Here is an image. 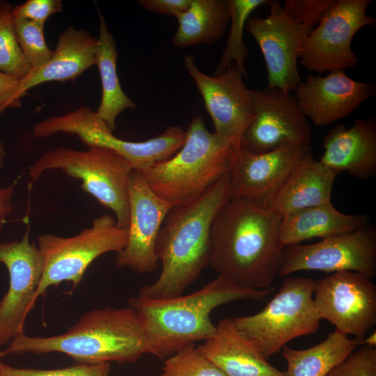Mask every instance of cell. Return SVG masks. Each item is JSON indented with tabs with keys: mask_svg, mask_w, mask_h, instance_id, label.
<instances>
[{
	"mask_svg": "<svg viewBox=\"0 0 376 376\" xmlns=\"http://www.w3.org/2000/svg\"><path fill=\"white\" fill-rule=\"evenodd\" d=\"M238 152L230 141L210 132L203 117L196 116L181 148L141 173L158 196L173 206L182 205L194 201L228 174Z\"/></svg>",
	"mask_w": 376,
	"mask_h": 376,
	"instance_id": "cell-5",
	"label": "cell"
},
{
	"mask_svg": "<svg viewBox=\"0 0 376 376\" xmlns=\"http://www.w3.org/2000/svg\"><path fill=\"white\" fill-rule=\"evenodd\" d=\"M281 220L251 201L230 197L211 226L209 265L241 287L269 288L279 276L285 248Z\"/></svg>",
	"mask_w": 376,
	"mask_h": 376,
	"instance_id": "cell-1",
	"label": "cell"
},
{
	"mask_svg": "<svg viewBox=\"0 0 376 376\" xmlns=\"http://www.w3.org/2000/svg\"><path fill=\"white\" fill-rule=\"evenodd\" d=\"M274 288L253 290L237 285L223 275L197 291L166 299L135 296L128 301L144 328L148 353L166 359L197 341L212 338L216 326L210 320L217 307L237 300L260 301Z\"/></svg>",
	"mask_w": 376,
	"mask_h": 376,
	"instance_id": "cell-3",
	"label": "cell"
},
{
	"mask_svg": "<svg viewBox=\"0 0 376 376\" xmlns=\"http://www.w3.org/2000/svg\"><path fill=\"white\" fill-rule=\"evenodd\" d=\"M295 91L306 118L315 126H326L349 116L363 102L375 96L376 86L351 79L345 70H334L324 77H306Z\"/></svg>",
	"mask_w": 376,
	"mask_h": 376,
	"instance_id": "cell-19",
	"label": "cell"
},
{
	"mask_svg": "<svg viewBox=\"0 0 376 376\" xmlns=\"http://www.w3.org/2000/svg\"><path fill=\"white\" fill-rule=\"evenodd\" d=\"M58 133L75 134L88 147L113 150L124 157L133 170L140 172L171 158L186 140V131L177 125L170 126L161 134L144 141L121 139L113 135L105 121L88 107L47 117L33 127V134L38 139Z\"/></svg>",
	"mask_w": 376,
	"mask_h": 376,
	"instance_id": "cell-8",
	"label": "cell"
},
{
	"mask_svg": "<svg viewBox=\"0 0 376 376\" xmlns=\"http://www.w3.org/2000/svg\"><path fill=\"white\" fill-rule=\"evenodd\" d=\"M19 79L0 71V115L8 109L22 107L17 98Z\"/></svg>",
	"mask_w": 376,
	"mask_h": 376,
	"instance_id": "cell-36",
	"label": "cell"
},
{
	"mask_svg": "<svg viewBox=\"0 0 376 376\" xmlns=\"http://www.w3.org/2000/svg\"><path fill=\"white\" fill-rule=\"evenodd\" d=\"M127 235V227H118L115 217L107 214L94 219L90 227L74 236L40 235L38 247L43 258V272L35 303L50 286L67 281L75 288L97 258L108 252H120L126 245Z\"/></svg>",
	"mask_w": 376,
	"mask_h": 376,
	"instance_id": "cell-9",
	"label": "cell"
},
{
	"mask_svg": "<svg viewBox=\"0 0 376 376\" xmlns=\"http://www.w3.org/2000/svg\"><path fill=\"white\" fill-rule=\"evenodd\" d=\"M267 17H249L245 29L257 42L265 63L267 88L285 93L295 91L301 79L297 61L301 45L311 31L292 20L278 0L268 1Z\"/></svg>",
	"mask_w": 376,
	"mask_h": 376,
	"instance_id": "cell-14",
	"label": "cell"
},
{
	"mask_svg": "<svg viewBox=\"0 0 376 376\" xmlns=\"http://www.w3.org/2000/svg\"><path fill=\"white\" fill-rule=\"evenodd\" d=\"M176 19L178 28L173 44L185 48L212 44L225 33L230 24L228 0H191L188 9Z\"/></svg>",
	"mask_w": 376,
	"mask_h": 376,
	"instance_id": "cell-25",
	"label": "cell"
},
{
	"mask_svg": "<svg viewBox=\"0 0 376 376\" xmlns=\"http://www.w3.org/2000/svg\"><path fill=\"white\" fill-rule=\"evenodd\" d=\"M363 338L351 339L337 331L315 345L304 350L282 347L287 362L286 376H327L338 363L345 360Z\"/></svg>",
	"mask_w": 376,
	"mask_h": 376,
	"instance_id": "cell-27",
	"label": "cell"
},
{
	"mask_svg": "<svg viewBox=\"0 0 376 376\" xmlns=\"http://www.w3.org/2000/svg\"><path fill=\"white\" fill-rule=\"evenodd\" d=\"M337 175L316 161L311 152L293 170L272 199L269 210L282 218L297 210L330 202Z\"/></svg>",
	"mask_w": 376,
	"mask_h": 376,
	"instance_id": "cell-23",
	"label": "cell"
},
{
	"mask_svg": "<svg viewBox=\"0 0 376 376\" xmlns=\"http://www.w3.org/2000/svg\"><path fill=\"white\" fill-rule=\"evenodd\" d=\"M197 347L226 376H286L237 329L233 318L221 320L214 336Z\"/></svg>",
	"mask_w": 376,
	"mask_h": 376,
	"instance_id": "cell-21",
	"label": "cell"
},
{
	"mask_svg": "<svg viewBox=\"0 0 376 376\" xmlns=\"http://www.w3.org/2000/svg\"><path fill=\"white\" fill-rule=\"evenodd\" d=\"M230 173L194 201L174 205L159 232L155 252L162 271L137 296L166 299L183 295L209 265L212 221L230 199Z\"/></svg>",
	"mask_w": 376,
	"mask_h": 376,
	"instance_id": "cell-2",
	"label": "cell"
},
{
	"mask_svg": "<svg viewBox=\"0 0 376 376\" xmlns=\"http://www.w3.org/2000/svg\"><path fill=\"white\" fill-rule=\"evenodd\" d=\"M13 10L10 3L0 0V71L20 80L31 68L17 41Z\"/></svg>",
	"mask_w": 376,
	"mask_h": 376,
	"instance_id": "cell-29",
	"label": "cell"
},
{
	"mask_svg": "<svg viewBox=\"0 0 376 376\" xmlns=\"http://www.w3.org/2000/svg\"><path fill=\"white\" fill-rule=\"evenodd\" d=\"M159 376H226L194 345L166 358Z\"/></svg>",
	"mask_w": 376,
	"mask_h": 376,
	"instance_id": "cell-31",
	"label": "cell"
},
{
	"mask_svg": "<svg viewBox=\"0 0 376 376\" xmlns=\"http://www.w3.org/2000/svg\"><path fill=\"white\" fill-rule=\"evenodd\" d=\"M183 63L201 95L216 134L230 141L237 150L242 136L254 118L249 89L243 75L232 65L219 75L201 72L188 54Z\"/></svg>",
	"mask_w": 376,
	"mask_h": 376,
	"instance_id": "cell-17",
	"label": "cell"
},
{
	"mask_svg": "<svg viewBox=\"0 0 376 376\" xmlns=\"http://www.w3.org/2000/svg\"><path fill=\"white\" fill-rule=\"evenodd\" d=\"M315 283L309 277L285 278L260 312L233 318L236 327L267 359L289 341L315 334L321 318L313 300Z\"/></svg>",
	"mask_w": 376,
	"mask_h": 376,
	"instance_id": "cell-7",
	"label": "cell"
},
{
	"mask_svg": "<svg viewBox=\"0 0 376 376\" xmlns=\"http://www.w3.org/2000/svg\"><path fill=\"white\" fill-rule=\"evenodd\" d=\"M313 295L321 320L343 335L363 338L376 324V285L361 273L342 271L316 280Z\"/></svg>",
	"mask_w": 376,
	"mask_h": 376,
	"instance_id": "cell-13",
	"label": "cell"
},
{
	"mask_svg": "<svg viewBox=\"0 0 376 376\" xmlns=\"http://www.w3.org/2000/svg\"><path fill=\"white\" fill-rule=\"evenodd\" d=\"M61 352L77 363H135L148 353L141 321L130 307L105 308L83 314L65 333L49 337H32L24 333L0 351V357L25 353Z\"/></svg>",
	"mask_w": 376,
	"mask_h": 376,
	"instance_id": "cell-4",
	"label": "cell"
},
{
	"mask_svg": "<svg viewBox=\"0 0 376 376\" xmlns=\"http://www.w3.org/2000/svg\"><path fill=\"white\" fill-rule=\"evenodd\" d=\"M50 170H59L80 180L85 192L113 212L117 226L127 227V188L133 169L120 155L100 146L88 147L84 151L59 147L42 155L29 166V175L34 182Z\"/></svg>",
	"mask_w": 376,
	"mask_h": 376,
	"instance_id": "cell-6",
	"label": "cell"
},
{
	"mask_svg": "<svg viewBox=\"0 0 376 376\" xmlns=\"http://www.w3.org/2000/svg\"><path fill=\"white\" fill-rule=\"evenodd\" d=\"M369 221V214L342 213L330 201L283 217L280 236L282 243L287 246L315 237L323 240L350 233L368 224Z\"/></svg>",
	"mask_w": 376,
	"mask_h": 376,
	"instance_id": "cell-24",
	"label": "cell"
},
{
	"mask_svg": "<svg viewBox=\"0 0 376 376\" xmlns=\"http://www.w3.org/2000/svg\"><path fill=\"white\" fill-rule=\"evenodd\" d=\"M0 264L8 269L9 286L0 299V346L24 334L27 314L35 304L34 296L43 272V258L29 240V228L21 240L0 242Z\"/></svg>",
	"mask_w": 376,
	"mask_h": 376,
	"instance_id": "cell-15",
	"label": "cell"
},
{
	"mask_svg": "<svg viewBox=\"0 0 376 376\" xmlns=\"http://www.w3.org/2000/svg\"><path fill=\"white\" fill-rule=\"evenodd\" d=\"M230 29L226 46L223 52L214 75L233 65L244 77H246L245 61L249 56L243 40L245 24L251 14L268 0H228Z\"/></svg>",
	"mask_w": 376,
	"mask_h": 376,
	"instance_id": "cell-28",
	"label": "cell"
},
{
	"mask_svg": "<svg viewBox=\"0 0 376 376\" xmlns=\"http://www.w3.org/2000/svg\"><path fill=\"white\" fill-rule=\"evenodd\" d=\"M324 153L320 162L336 173H348L360 180L376 173V122L370 118L355 119L347 128L340 124L325 135Z\"/></svg>",
	"mask_w": 376,
	"mask_h": 376,
	"instance_id": "cell-20",
	"label": "cell"
},
{
	"mask_svg": "<svg viewBox=\"0 0 376 376\" xmlns=\"http://www.w3.org/2000/svg\"><path fill=\"white\" fill-rule=\"evenodd\" d=\"M0 363H1V361H0Z\"/></svg>",
	"mask_w": 376,
	"mask_h": 376,
	"instance_id": "cell-41",
	"label": "cell"
},
{
	"mask_svg": "<svg viewBox=\"0 0 376 376\" xmlns=\"http://www.w3.org/2000/svg\"><path fill=\"white\" fill-rule=\"evenodd\" d=\"M98 14L99 36L95 65L98 67L101 79L102 99L96 113L113 132L118 116L127 109H135L136 105L120 84L116 69V43L104 16L100 12Z\"/></svg>",
	"mask_w": 376,
	"mask_h": 376,
	"instance_id": "cell-26",
	"label": "cell"
},
{
	"mask_svg": "<svg viewBox=\"0 0 376 376\" xmlns=\"http://www.w3.org/2000/svg\"><path fill=\"white\" fill-rule=\"evenodd\" d=\"M363 344L369 346H376V332L374 331L367 338L363 339Z\"/></svg>",
	"mask_w": 376,
	"mask_h": 376,
	"instance_id": "cell-39",
	"label": "cell"
},
{
	"mask_svg": "<svg viewBox=\"0 0 376 376\" xmlns=\"http://www.w3.org/2000/svg\"><path fill=\"white\" fill-rule=\"evenodd\" d=\"M111 363H77L55 369L18 368L1 362L0 376H109Z\"/></svg>",
	"mask_w": 376,
	"mask_h": 376,
	"instance_id": "cell-32",
	"label": "cell"
},
{
	"mask_svg": "<svg viewBox=\"0 0 376 376\" xmlns=\"http://www.w3.org/2000/svg\"><path fill=\"white\" fill-rule=\"evenodd\" d=\"M97 38L83 29L68 26L58 36L50 60L38 69L31 70L20 79L17 98L21 101L34 86L49 81L74 80L95 65Z\"/></svg>",
	"mask_w": 376,
	"mask_h": 376,
	"instance_id": "cell-22",
	"label": "cell"
},
{
	"mask_svg": "<svg viewBox=\"0 0 376 376\" xmlns=\"http://www.w3.org/2000/svg\"><path fill=\"white\" fill-rule=\"evenodd\" d=\"M63 9L60 0H28L15 6L13 13L15 19H28L44 26L51 15Z\"/></svg>",
	"mask_w": 376,
	"mask_h": 376,
	"instance_id": "cell-35",
	"label": "cell"
},
{
	"mask_svg": "<svg viewBox=\"0 0 376 376\" xmlns=\"http://www.w3.org/2000/svg\"><path fill=\"white\" fill-rule=\"evenodd\" d=\"M311 152L310 146L295 144L262 154L240 150L230 172V197L245 198L269 209L293 170Z\"/></svg>",
	"mask_w": 376,
	"mask_h": 376,
	"instance_id": "cell-18",
	"label": "cell"
},
{
	"mask_svg": "<svg viewBox=\"0 0 376 376\" xmlns=\"http://www.w3.org/2000/svg\"><path fill=\"white\" fill-rule=\"evenodd\" d=\"M352 271L376 276V229L368 224L357 230L312 244L285 246L279 277L299 271Z\"/></svg>",
	"mask_w": 376,
	"mask_h": 376,
	"instance_id": "cell-11",
	"label": "cell"
},
{
	"mask_svg": "<svg viewBox=\"0 0 376 376\" xmlns=\"http://www.w3.org/2000/svg\"><path fill=\"white\" fill-rule=\"evenodd\" d=\"M249 93L254 118L242 136L240 150L262 154L287 144L310 146L311 128L295 95L267 87Z\"/></svg>",
	"mask_w": 376,
	"mask_h": 376,
	"instance_id": "cell-12",
	"label": "cell"
},
{
	"mask_svg": "<svg viewBox=\"0 0 376 376\" xmlns=\"http://www.w3.org/2000/svg\"><path fill=\"white\" fill-rule=\"evenodd\" d=\"M6 157V150L3 144L0 141V170L3 167L4 160Z\"/></svg>",
	"mask_w": 376,
	"mask_h": 376,
	"instance_id": "cell-40",
	"label": "cell"
},
{
	"mask_svg": "<svg viewBox=\"0 0 376 376\" xmlns=\"http://www.w3.org/2000/svg\"><path fill=\"white\" fill-rule=\"evenodd\" d=\"M370 0H336L320 22L308 35L299 54V63L308 71L322 74L357 65L352 49L355 34L373 26L376 19L366 15Z\"/></svg>",
	"mask_w": 376,
	"mask_h": 376,
	"instance_id": "cell-10",
	"label": "cell"
},
{
	"mask_svg": "<svg viewBox=\"0 0 376 376\" xmlns=\"http://www.w3.org/2000/svg\"><path fill=\"white\" fill-rule=\"evenodd\" d=\"M335 2L336 0H285L282 7L292 20L312 31Z\"/></svg>",
	"mask_w": 376,
	"mask_h": 376,
	"instance_id": "cell-33",
	"label": "cell"
},
{
	"mask_svg": "<svg viewBox=\"0 0 376 376\" xmlns=\"http://www.w3.org/2000/svg\"><path fill=\"white\" fill-rule=\"evenodd\" d=\"M191 0H139L138 4L150 12L177 17L185 12Z\"/></svg>",
	"mask_w": 376,
	"mask_h": 376,
	"instance_id": "cell-37",
	"label": "cell"
},
{
	"mask_svg": "<svg viewBox=\"0 0 376 376\" xmlns=\"http://www.w3.org/2000/svg\"><path fill=\"white\" fill-rule=\"evenodd\" d=\"M17 41L26 62L32 70L45 65L54 50L47 46L44 36V26L35 22L15 18Z\"/></svg>",
	"mask_w": 376,
	"mask_h": 376,
	"instance_id": "cell-30",
	"label": "cell"
},
{
	"mask_svg": "<svg viewBox=\"0 0 376 376\" xmlns=\"http://www.w3.org/2000/svg\"><path fill=\"white\" fill-rule=\"evenodd\" d=\"M15 183L0 189V232L3 228L6 217L13 211V196Z\"/></svg>",
	"mask_w": 376,
	"mask_h": 376,
	"instance_id": "cell-38",
	"label": "cell"
},
{
	"mask_svg": "<svg viewBox=\"0 0 376 376\" xmlns=\"http://www.w3.org/2000/svg\"><path fill=\"white\" fill-rule=\"evenodd\" d=\"M327 376H376V346L361 345Z\"/></svg>",
	"mask_w": 376,
	"mask_h": 376,
	"instance_id": "cell-34",
	"label": "cell"
},
{
	"mask_svg": "<svg viewBox=\"0 0 376 376\" xmlns=\"http://www.w3.org/2000/svg\"><path fill=\"white\" fill-rule=\"evenodd\" d=\"M129 223L127 241L116 253V265L138 274L152 273L158 269L155 252L162 225L173 206L158 196L148 186L142 173L132 170L128 188Z\"/></svg>",
	"mask_w": 376,
	"mask_h": 376,
	"instance_id": "cell-16",
	"label": "cell"
}]
</instances>
